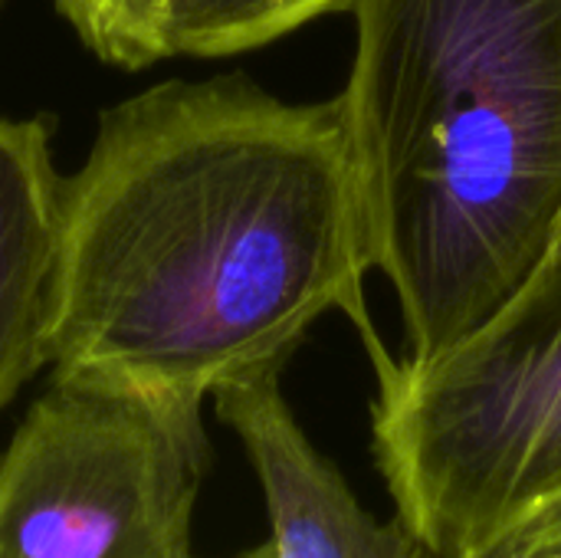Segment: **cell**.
<instances>
[{"mask_svg":"<svg viewBox=\"0 0 561 558\" xmlns=\"http://www.w3.org/2000/svg\"><path fill=\"white\" fill-rule=\"evenodd\" d=\"M371 454L434 558H486L561 493V243L447 352L375 362Z\"/></svg>","mask_w":561,"mask_h":558,"instance_id":"3957f363","label":"cell"},{"mask_svg":"<svg viewBox=\"0 0 561 558\" xmlns=\"http://www.w3.org/2000/svg\"><path fill=\"white\" fill-rule=\"evenodd\" d=\"M204 405L53 375L0 454V558H194Z\"/></svg>","mask_w":561,"mask_h":558,"instance_id":"277c9868","label":"cell"},{"mask_svg":"<svg viewBox=\"0 0 561 558\" xmlns=\"http://www.w3.org/2000/svg\"><path fill=\"white\" fill-rule=\"evenodd\" d=\"M339 92L371 270L411 362L483 329L561 240V0H352Z\"/></svg>","mask_w":561,"mask_h":558,"instance_id":"7a4b0ae2","label":"cell"},{"mask_svg":"<svg viewBox=\"0 0 561 558\" xmlns=\"http://www.w3.org/2000/svg\"><path fill=\"white\" fill-rule=\"evenodd\" d=\"M164 3L168 0H53L92 56L131 72L164 59Z\"/></svg>","mask_w":561,"mask_h":558,"instance_id":"ba28073f","label":"cell"},{"mask_svg":"<svg viewBox=\"0 0 561 558\" xmlns=\"http://www.w3.org/2000/svg\"><path fill=\"white\" fill-rule=\"evenodd\" d=\"M233 558H276V553H273V543L266 539V543H260V546H253V549H247V553H240V556Z\"/></svg>","mask_w":561,"mask_h":558,"instance_id":"8fae6325","label":"cell"},{"mask_svg":"<svg viewBox=\"0 0 561 558\" xmlns=\"http://www.w3.org/2000/svg\"><path fill=\"white\" fill-rule=\"evenodd\" d=\"M559 243H561V240H559Z\"/></svg>","mask_w":561,"mask_h":558,"instance_id":"4fadbf2b","label":"cell"},{"mask_svg":"<svg viewBox=\"0 0 561 558\" xmlns=\"http://www.w3.org/2000/svg\"><path fill=\"white\" fill-rule=\"evenodd\" d=\"M66 178L43 115L0 118V411L49 368Z\"/></svg>","mask_w":561,"mask_h":558,"instance_id":"8992f818","label":"cell"},{"mask_svg":"<svg viewBox=\"0 0 561 558\" xmlns=\"http://www.w3.org/2000/svg\"><path fill=\"white\" fill-rule=\"evenodd\" d=\"M561 543V493L546 500L542 506H536L503 543L496 553H519V549H539V546H552ZM493 556V553H490Z\"/></svg>","mask_w":561,"mask_h":558,"instance_id":"9c48e42d","label":"cell"},{"mask_svg":"<svg viewBox=\"0 0 561 558\" xmlns=\"http://www.w3.org/2000/svg\"><path fill=\"white\" fill-rule=\"evenodd\" d=\"M368 270L339 95L299 105L247 76L171 79L105 109L66 178L49 372L204 405L286 368L329 312L381 362Z\"/></svg>","mask_w":561,"mask_h":558,"instance_id":"6da1fadb","label":"cell"},{"mask_svg":"<svg viewBox=\"0 0 561 558\" xmlns=\"http://www.w3.org/2000/svg\"><path fill=\"white\" fill-rule=\"evenodd\" d=\"M0 3H3V0H0Z\"/></svg>","mask_w":561,"mask_h":558,"instance_id":"7c38bea8","label":"cell"},{"mask_svg":"<svg viewBox=\"0 0 561 558\" xmlns=\"http://www.w3.org/2000/svg\"><path fill=\"white\" fill-rule=\"evenodd\" d=\"M279 378L283 368H266L210 395L256 474L276 558H434L404 520H378L358 500L299 424Z\"/></svg>","mask_w":561,"mask_h":558,"instance_id":"5b68a950","label":"cell"},{"mask_svg":"<svg viewBox=\"0 0 561 558\" xmlns=\"http://www.w3.org/2000/svg\"><path fill=\"white\" fill-rule=\"evenodd\" d=\"M486 558H561V543L539 546V549H519V553H493Z\"/></svg>","mask_w":561,"mask_h":558,"instance_id":"30bf717a","label":"cell"},{"mask_svg":"<svg viewBox=\"0 0 561 558\" xmlns=\"http://www.w3.org/2000/svg\"><path fill=\"white\" fill-rule=\"evenodd\" d=\"M348 7L352 0H168L161 46L164 59L233 56Z\"/></svg>","mask_w":561,"mask_h":558,"instance_id":"52a82bcc","label":"cell"}]
</instances>
